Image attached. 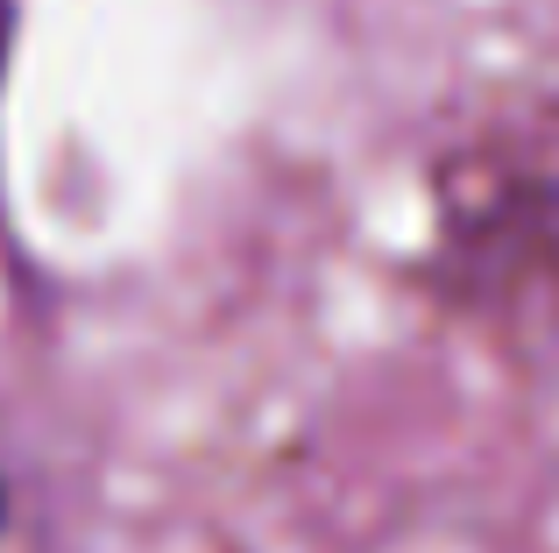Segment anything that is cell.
<instances>
[{
	"label": "cell",
	"instance_id": "1",
	"mask_svg": "<svg viewBox=\"0 0 559 553\" xmlns=\"http://www.w3.org/2000/svg\"><path fill=\"white\" fill-rule=\"evenodd\" d=\"M0 57H8V0H0Z\"/></svg>",
	"mask_w": 559,
	"mask_h": 553
}]
</instances>
